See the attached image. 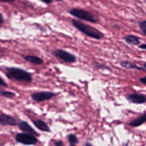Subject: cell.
<instances>
[{"mask_svg":"<svg viewBox=\"0 0 146 146\" xmlns=\"http://www.w3.org/2000/svg\"><path fill=\"white\" fill-rule=\"evenodd\" d=\"M71 24L79 31L92 39L100 40L104 36V34L98 29L79 21L73 19Z\"/></svg>","mask_w":146,"mask_h":146,"instance_id":"1","label":"cell"},{"mask_svg":"<svg viewBox=\"0 0 146 146\" xmlns=\"http://www.w3.org/2000/svg\"><path fill=\"white\" fill-rule=\"evenodd\" d=\"M5 75L9 79L15 80L19 82H25L31 83L33 77L30 72L18 67H6Z\"/></svg>","mask_w":146,"mask_h":146,"instance_id":"2","label":"cell"},{"mask_svg":"<svg viewBox=\"0 0 146 146\" xmlns=\"http://www.w3.org/2000/svg\"><path fill=\"white\" fill-rule=\"evenodd\" d=\"M68 13L72 16L92 23H98L99 19L90 11L81 8H72Z\"/></svg>","mask_w":146,"mask_h":146,"instance_id":"3","label":"cell"},{"mask_svg":"<svg viewBox=\"0 0 146 146\" xmlns=\"http://www.w3.org/2000/svg\"><path fill=\"white\" fill-rule=\"evenodd\" d=\"M53 54L56 58L67 63H73L76 61V57L74 54L63 49L55 50Z\"/></svg>","mask_w":146,"mask_h":146,"instance_id":"4","label":"cell"},{"mask_svg":"<svg viewBox=\"0 0 146 146\" xmlns=\"http://www.w3.org/2000/svg\"><path fill=\"white\" fill-rule=\"evenodd\" d=\"M15 139L17 142L27 145H35L38 141L35 136L25 133H18L15 135Z\"/></svg>","mask_w":146,"mask_h":146,"instance_id":"5","label":"cell"},{"mask_svg":"<svg viewBox=\"0 0 146 146\" xmlns=\"http://www.w3.org/2000/svg\"><path fill=\"white\" fill-rule=\"evenodd\" d=\"M56 94L50 91H40L34 92L31 95V99L37 102H42L46 100H48L55 97Z\"/></svg>","mask_w":146,"mask_h":146,"instance_id":"6","label":"cell"},{"mask_svg":"<svg viewBox=\"0 0 146 146\" xmlns=\"http://www.w3.org/2000/svg\"><path fill=\"white\" fill-rule=\"evenodd\" d=\"M126 99L130 103L137 104L146 103V95L138 92L127 94L125 96Z\"/></svg>","mask_w":146,"mask_h":146,"instance_id":"7","label":"cell"},{"mask_svg":"<svg viewBox=\"0 0 146 146\" xmlns=\"http://www.w3.org/2000/svg\"><path fill=\"white\" fill-rule=\"evenodd\" d=\"M0 125L15 126L17 125V121L13 116L3 113L0 115Z\"/></svg>","mask_w":146,"mask_h":146,"instance_id":"8","label":"cell"},{"mask_svg":"<svg viewBox=\"0 0 146 146\" xmlns=\"http://www.w3.org/2000/svg\"><path fill=\"white\" fill-rule=\"evenodd\" d=\"M19 128L23 132V133L31 135L33 136H38V133L32 128V127L26 121H21L18 123Z\"/></svg>","mask_w":146,"mask_h":146,"instance_id":"9","label":"cell"},{"mask_svg":"<svg viewBox=\"0 0 146 146\" xmlns=\"http://www.w3.org/2000/svg\"><path fill=\"white\" fill-rule=\"evenodd\" d=\"M32 122L34 125L39 130L46 132H50L51 130L49 126L47 124L42 120L38 119V120H32Z\"/></svg>","mask_w":146,"mask_h":146,"instance_id":"10","label":"cell"},{"mask_svg":"<svg viewBox=\"0 0 146 146\" xmlns=\"http://www.w3.org/2000/svg\"><path fill=\"white\" fill-rule=\"evenodd\" d=\"M145 122H146V112L144 113L143 114L135 118V119L130 121L128 123V125L131 127H137L142 125Z\"/></svg>","mask_w":146,"mask_h":146,"instance_id":"11","label":"cell"},{"mask_svg":"<svg viewBox=\"0 0 146 146\" xmlns=\"http://www.w3.org/2000/svg\"><path fill=\"white\" fill-rule=\"evenodd\" d=\"M123 39L127 44L129 45L138 46L140 44V38L137 36L133 34H129L123 37Z\"/></svg>","mask_w":146,"mask_h":146,"instance_id":"12","label":"cell"},{"mask_svg":"<svg viewBox=\"0 0 146 146\" xmlns=\"http://www.w3.org/2000/svg\"><path fill=\"white\" fill-rule=\"evenodd\" d=\"M120 64L121 67L127 69H135L140 71H146V69H145L144 68L139 66L136 64L128 60H123L120 62Z\"/></svg>","mask_w":146,"mask_h":146,"instance_id":"13","label":"cell"},{"mask_svg":"<svg viewBox=\"0 0 146 146\" xmlns=\"http://www.w3.org/2000/svg\"><path fill=\"white\" fill-rule=\"evenodd\" d=\"M22 57L25 60L33 64L40 65L43 64V60L41 58L37 56L27 55H22Z\"/></svg>","mask_w":146,"mask_h":146,"instance_id":"14","label":"cell"},{"mask_svg":"<svg viewBox=\"0 0 146 146\" xmlns=\"http://www.w3.org/2000/svg\"><path fill=\"white\" fill-rule=\"evenodd\" d=\"M68 140L70 146H76V144H78L79 142V140L77 136L72 133L69 134L68 135Z\"/></svg>","mask_w":146,"mask_h":146,"instance_id":"15","label":"cell"},{"mask_svg":"<svg viewBox=\"0 0 146 146\" xmlns=\"http://www.w3.org/2000/svg\"><path fill=\"white\" fill-rule=\"evenodd\" d=\"M0 95L7 99H12L15 96V94L9 91H0Z\"/></svg>","mask_w":146,"mask_h":146,"instance_id":"16","label":"cell"},{"mask_svg":"<svg viewBox=\"0 0 146 146\" xmlns=\"http://www.w3.org/2000/svg\"><path fill=\"white\" fill-rule=\"evenodd\" d=\"M93 66L95 68L97 69H100V70H111V68L108 67L106 64H103V63H100L97 62H95L93 63Z\"/></svg>","mask_w":146,"mask_h":146,"instance_id":"17","label":"cell"},{"mask_svg":"<svg viewBox=\"0 0 146 146\" xmlns=\"http://www.w3.org/2000/svg\"><path fill=\"white\" fill-rule=\"evenodd\" d=\"M138 25L141 32L146 36V20L139 21Z\"/></svg>","mask_w":146,"mask_h":146,"instance_id":"18","label":"cell"},{"mask_svg":"<svg viewBox=\"0 0 146 146\" xmlns=\"http://www.w3.org/2000/svg\"><path fill=\"white\" fill-rule=\"evenodd\" d=\"M0 86L4 87H7L8 84L5 81V80L0 76Z\"/></svg>","mask_w":146,"mask_h":146,"instance_id":"19","label":"cell"},{"mask_svg":"<svg viewBox=\"0 0 146 146\" xmlns=\"http://www.w3.org/2000/svg\"><path fill=\"white\" fill-rule=\"evenodd\" d=\"M139 81H140L141 83H143V84L146 85V75H145V76H144V77L140 78L139 79Z\"/></svg>","mask_w":146,"mask_h":146,"instance_id":"20","label":"cell"},{"mask_svg":"<svg viewBox=\"0 0 146 146\" xmlns=\"http://www.w3.org/2000/svg\"><path fill=\"white\" fill-rule=\"evenodd\" d=\"M63 143L62 140H58L54 143V146H62Z\"/></svg>","mask_w":146,"mask_h":146,"instance_id":"21","label":"cell"},{"mask_svg":"<svg viewBox=\"0 0 146 146\" xmlns=\"http://www.w3.org/2000/svg\"><path fill=\"white\" fill-rule=\"evenodd\" d=\"M4 22V18L2 14L0 12V26Z\"/></svg>","mask_w":146,"mask_h":146,"instance_id":"22","label":"cell"},{"mask_svg":"<svg viewBox=\"0 0 146 146\" xmlns=\"http://www.w3.org/2000/svg\"><path fill=\"white\" fill-rule=\"evenodd\" d=\"M139 48L143 50H146V43L140 44V46H139Z\"/></svg>","mask_w":146,"mask_h":146,"instance_id":"23","label":"cell"},{"mask_svg":"<svg viewBox=\"0 0 146 146\" xmlns=\"http://www.w3.org/2000/svg\"><path fill=\"white\" fill-rule=\"evenodd\" d=\"M42 2L47 5H49L52 2V1H42Z\"/></svg>","mask_w":146,"mask_h":146,"instance_id":"24","label":"cell"},{"mask_svg":"<svg viewBox=\"0 0 146 146\" xmlns=\"http://www.w3.org/2000/svg\"><path fill=\"white\" fill-rule=\"evenodd\" d=\"M85 146H93L89 142H86L85 144Z\"/></svg>","mask_w":146,"mask_h":146,"instance_id":"25","label":"cell"},{"mask_svg":"<svg viewBox=\"0 0 146 146\" xmlns=\"http://www.w3.org/2000/svg\"><path fill=\"white\" fill-rule=\"evenodd\" d=\"M143 66H144V68L145 69H146V63H144L143 64Z\"/></svg>","mask_w":146,"mask_h":146,"instance_id":"26","label":"cell"},{"mask_svg":"<svg viewBox=\"0 0 146 146\" xmlns=\"http://www.w3.org/2000/svg\"><path fill=\"white\" fill-rule=\"evenodd\" d=\"M0 52H3V51L2 49H0Z\"/></svg>","mask_w":146,"mask_h":146,"instance_id":"27","label":"cell"}]
</instances>
